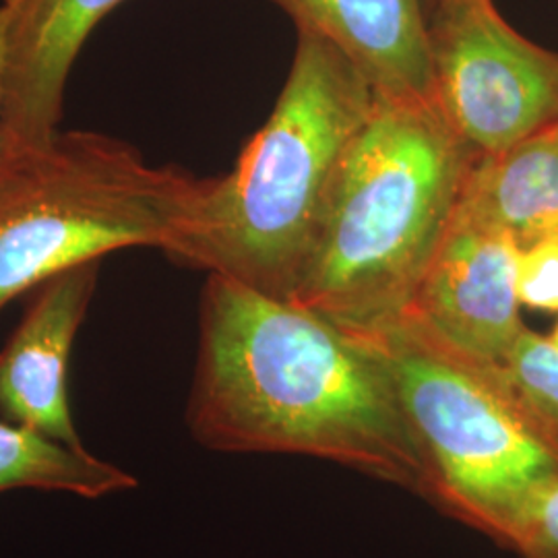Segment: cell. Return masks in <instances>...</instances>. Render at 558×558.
Segmentation results:
<instances>
[{
    "mask_svg": "<svg viewBox=\"0 0 558 558\" xmlns=\"http://www.w3.org/2000/svg\"><path fill=\"white\" fill-rule=\"evenodd\" d=\"M101 260H87L36 288L20 327L0 350V416L83 447L69 401V360L96 294Z\"/></svg>",
    "mask_w": 558,
    "mask_h": 558,
    "instance_id": "8",
    "label": "cell"
},
{
    "mask_svg": "<svg viewBox=\"0 0 558 558\" xmlns=\"http://www.w3.org/2000/svg\"><path fill=\"white\" fill-rule=\"evenodd\" d=\"M9 9L4 131L17 154L59 135L64 87L83 44L124 0H2Z\"/></svg>",
    "mask_w": 558,
    "mask_h": 558,
    "instance_id": "9",
    "label": "cell"
},
{
    "mask_svg": "<svg viewBox=\"0 0 558 558\" xmlns=\"http://www.w3.org/2000/svg\"><path fill=\"white\" fill-rule=\"evenodd\" d=\"M550 341H553V343L558 348V323L557 327H555V331H553V336H550Z\"/></svg>",
    "mask_w": 558,
    "mask_h": 558,
    "instance_id": "17",
    "label": "cell"
},
{
    "mask_svg": "<svg viewBox=\"0 0 558 558\" xmlns=\"http://www.w3.org/2000/svg\"><path fill=\"white\" fill-rule=\"evenodd\" d=\"M7 29H9V9L7 4L0 0V177L20 160L23 154H17L11 145V141L7 137L4 131V119H2V110H4V59H7ZM27 156V154H25Z\"/></svg>",
    "mask_w": 558,
    "mask_h": 558,
    "instance_id": "16",
    "label": "cell"
},
{
    "mask_svg": "<svg viewBox=\"0 0 558 558\" xmlns=\"http://www.w3.org/2000/svg\"><path fill=\"white\" fill-rule=\"evenodd\" d=\"M505 548L519 558H558V474L538 482L519 502Z\"/></svg>",
    "mask_w": 558,
    "mask_h": 558,
    "instance_id": "14",
    "label": "cell"
},
{
    "mask_svg": "<svg viewBox=\"0 0 558 558\" xmlns=\"http://www.w3.org/2000/svg\"><path fill=\"white\" fill-rule=\"evenodd\" d=\"M201 179L126 141L60 133L0 177V311L46 279L131 246L166 251Z\"/></svg>",
    "mask_w": 558,
    "mask_h": 558,
    "instance_id": "5",
    "label": "cell"
},
{
    "mask_svg": "<svg viewBox=\"0 0 558 558\" xmlns=\"http://www.w3.org/2000/svg\"><path fill=\"white\" fill-rule=\"evenodd\" d=\"M519 246L453 216L408 308L459 350L500 362L525 323L519 315Z\"/></svg>",
    "mask_w": 558,
    "mask_h": 558,
    "instance_id": "7",
    "label": "cell"
},
{
    "mask_svg": "<svg viewBox=\"0 0 558 558\" xmlns=\"http://www.w3.org/2000/svg\"><path fill=\"white\" fill-rule=\"evenodd\" d=\"M296 32H311L350 60L377 96H433L426 0H271Z\"/></svg>",
    "mask_w": 558,
    "mask_h": 558,
    "instance_id": "10",
    "label": "cell"
},
{
    "mask_svg": "<svg viewBox=\"0 0 558 558\" xmlns=\"http://www.w3.org/2000/svg\"><path fill=\"white\" fill-rule=\"evenodd\" d=\"M435 104L474 156L558 120V54L527 40L493 0H426Z\"/></svg>",
    "mask_w": 558,
    "mask_h": 558,
    "instance_id": "6",
    "label": "cell"
},
{
    "mask_svg": "<svg viewBox=\"0 0 558 558\" xmlns=\"http://www.w3.org/2000/svg\"><path fill=\"white\" fill-rule=\"evenodd\" d=\"M375 100L371 83L338 48L299 32L271 117L232 172L201 179L163 253L290 300L339 163Z\"/></svg>",
    "mask_w": 558,
    "mask_h": 558,
    "instance_id": "3",
    "label": "cell"
},
{
    "mask_svg": "<svg viewBox=\"0 0 558 558\" xmlns=\"http://www.w3.org/2000/svg\"><path fill=\"white\" fill-rule=\"evenodd\" d=\"M515 286L521 306L558 313V236L519 248Z\"/></svg>",
    "mask_w": 558,
    "mask_h": 558,
    "instance_id": "15",
    "label": "cell"
},
{
    "mask_svg": "<svg viewBox=\"0 0 558 558\" xmlns=\"http://www.w3.org/2000/svg\"><path fill=\"white\" fill-rule=\"evenodd\" d=\"M525 424L558 463V348L530 327L500 360Z\"/></svg>",
    "mask_w": 558,
    "mask_h": 558,
    "instance_id": "13",
    "label": "cell"
},
{
    "mask_svg": "<svg viewBox=\"0 0 558 558\" xmlns=\"http://www.w3.org/2000/svg\"><path fill=\"white\" fill-rule=\"evenodd\" d=\"M221 453L327 459L428 497V474L379 354L333 323L209 274L186 405Z\"/></svg>",
    "mask_w": 558,
    "mask_h": 558,
    "instance_id": "1",
    "label": "cell"
},
{
    "mask_svg": "<svg viewBox=\"0 0 558 558\" xmlns=\"http://www.w3.org/2000/svg\"><path fill=\"white\" fill-rule=\"evenodd\" d=\"M352 338L389 371L426 465V500L505 548L519 502L558 463L525 424L499 362L459 350L410 313Z\"/></svg>",
    "mask_w": 558,
    "mask_h": 558,
    "instance_id": "4",
    "label": "cell"
},
{
    "mask_svg": "<svg viewBox=\"0 0 558 558\" xmlns=\"http://www.w3.org/2000/svg\"><path fill=\"white\" fill-rule=\"evenodd\" d=\"M20 488L104 499L137 488V478L85 447L66 445L0 416V493Z\"/></svg>",
    "mask_w": 558,
    "mask_h": 558,
    "instance_id": "12",
    "label": "cell"
},
{
    "mask_svg": "<svg viewBox=\"0 0 558 558\" xmlns=\"http://www.w3.org/2000/svg\"><path fill=\"white\" fill-rule=\"evenodd\" d=\"M474 158L435 100L377 96L339 163L288 302L348 336L403 317Z\"/></svg>",
    "mask_w": 558,
    "mask_h": 558,
    "instance_id": "2",
    "label": "cell"
},
{
    "mask_svg": "<svg viewBox=\"0 0 558 558\" xmlns=\"http://www.w3.org/2000/svg\"><path fill=\"white\" fill-rule=\"evenodd\" d=\"M459 218L505 234L519 248L558 236V120L490 156H476Z\"/></svg>",
    "mask_w": 558,
    "mask_h": 558,
    "instance_id": "11",
    "label": "cell"
}]
</instances>
